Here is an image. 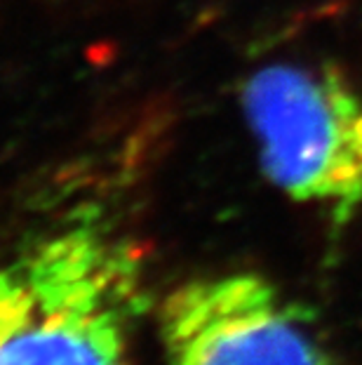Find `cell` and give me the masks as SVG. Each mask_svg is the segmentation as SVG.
<instances>
[{
  "mask_svg": "<svg viewBox=\"0 0 362 365\" xmlns=\"http://www.w3.org/2000/svg\"><path fill=\"white\" fill-rule=\"evenodd\" d=\"M158 337L167 365H332L315 318L250 271L169 290Z\"/></svg>",
  "mask_w": 362,
  "mask_h": 365,
  "instance_id": "cell-3",
  "label": "cell"
},
{
  "mask_svg": "<svg viewBox=\"0 0 362 365\" xmlns=\"http://www.w3.org/2000/svg\"><path fill=\"white\" fill-rule=\"evenodd\" d=\"M243 111L268 182L348 220L362 205V92L329 64L282 61L243 85Z\"/></svg>",
  "mask_w": 362,
  "mask_h": 365,
  "instance_id": "cell-2",
  "label": "cell"
},
{
  "mask_svg": "<svg viewBox=\"0 0 362 365\" xmlns=\"http://www.w3.org/2000/svg\"><path fill=\"white\" fill-rule=\"evenodd\" d=\"M149 307L142 245L99 212L0 245V365H132Z\"/></svg>",
  "mask_w": 362,
  "mask_h": 365,
  "instance_id": "cell-1",
  "label": "cell"
}]
</instances>
